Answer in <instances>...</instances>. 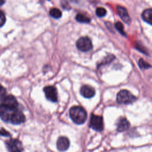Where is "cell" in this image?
<instances>
[{
    "mask_svg": "<svg viewBox=\"0 0 152 152\" xmlns=\"http://www.w3.org/2000/svg\"><path fill=\"white\" fill-rule=\"evenodd\" d=\"M69 117L76 124L80 125L85 122L87 119V112L85 109L80 106H72L69 109Z\"/></svg>",
    "mask_w": 152,
    "mask_h": 152,
    "instance_id": "obj_1",
    "label": "cell"
},
{
    "mask_svg": "<svg viewBox=\"0 0 152 152\" xmlns=\"http://www.w3.org/2000/svg\"><path fill=\"white\" fill-rule=\"evenodd\" d=\"M136 99V97L126 90H121L118 93L116 96V101L119 104H131L135 102Z\"/></svg>",
    "mask_w": 152,
    "mask_h": 152,
    "instance_id": "obj_2",
    "label": "cell"
},
{
    "mask_svg": "<svg viewBox=\"0 0 152 152\" xmlns=\"http://www.w3.org/2000/svg\"><path fill=\"white\" fill-rule=\"evenodd\" d=\"M1 101V104L11 111H14L18 109V103L17 99L12 95L6 96Z\"/></svg>",
    "mask_w": 152,
    "mask_h": 152,
    "instance_id": "obj_3",
    "label": "cell"
},
{
    "mask_svg": "<svg viewBox=\"0 0 152 152\" xmlns=\"http://www.w3.org/2000/svg\"><path fill=\"white\" fill-rule=\"evenodd\" d=\"M77 49L81 52H88L93 49L91 40L88 37H81L76 42Z\"/></svg>",
    "mask_w": 152,
    "mask_h": 152,
    "instance_id": "obj_4",
    "label": "cell"
},
{
    "mask_svg": "<svg viewBox=\"0 0 152 152\" xmlns=\"http://www.w3.org/2000/svg\"><path fill=\"white\" fill-rule=\"evenodd\" d=\"M89 126L91 128L96 131H102L104 127L103 118L101 116L92 114L90 118Z\"/></svg>",
    "mask_w": 152,
    "mask_h": 152,
    "instance_id": "obj_5",
    "label": "cell"
},
{
    "mask_svg": "<svg viewBox=\"0 0 152 152\" xmlns=\"http://www.w3.org/2000/svg\"><path fill=\"white\" fill-rule=\"evenodd\" d=\"M6 147L9 152H23L21 142L17 139H10L5 142Z\"/></svg>",
    "mask_w": 152,
    "mask_h": 152,
    "instance_id": "obj_6",
    "label": "cell"
},
{
    "mask_svg": "<svg viewBox=\"0 0 152 152\" xmlns=\"http://www.w3.org/2000/svg\"><path fill=\"white\" fill-rule=\"evenodd\" d=\"M43 91L48 100L52 102H56L58 101L57 90L54 86H46L43 88Z\"/></svg>",
    "mask_w": 152,
    "mask_h": 152,
    "instance_id": "obj_7",
    "label": "cell"
},
{
    "mask_svg": "<svg viewBox=\"0 0 152 152\" xmlns=\"http://www.w3.org/2000/svg\"><path fill=\"white\" fill-rule=\"evenodd\" d=\"M25 120V115L20 110L17 109V110L12 112L10 117V122L12 124L18 125L24 122Z\"/></svg>",
    "mask_w": 152,
    "mask_h": 152,
    "instance_id": "obj_8",
    "label": "cell"
},
{
    "mask_svg": "<svg viewBox=\"0 0 152 152\" xmlns=\"http://www.w3.org/2000/svg\"><path fill=\"white\" fill-rule=\"evenodd\" d=\"M70 143L68 138L65 137H60L56 142V147L59 151H64L69 147Z\"/></svg>",
    "mask_w": 152,
    "mask_h": 152,
    "instance_id": "obj_9",
    "label": "cell"
},
{
    "mask_svg": "<svg viewBox=\"0 0 152 152\" xmlns=\"http://www.w3.org/2000/svg\"><path fill=\"white\" fill-rule=\"evenodd\" d=\"M80 93L84 97L90 99L95 95V90L90 86L84 85L80 88Z\"/></svg>",
    "mask_w": 152,
    "mask_h": 152,
    "instance_id": "obj_10",
    "label": "cell"
},
{
    "mask_svg": "<svg viewBox=\"0 0 152 152\" xmlns=\"http://www.w3.org/2000/svg\"><path fill=\"white\" fill-rule=\"evenodd\" d=\"M116 10L118 15L120 16L121 18L126 23H129L131 22V18L128 13L126 9L121 6H117Z\"/></svg>",
    "mask_w": 152,
    "mask_h": 152,
    "instance_id": "obj_11",
    "label": "cell"
},
{
    "mask_svg": "<svg viewBox=\"0 0 152 152\" xmlns=\"http://www.w3.org/2000/svg\"><path fill=\"white\" fill-rule=\"evenodd\" d=\"M130 126L129 121L125 118H121L117 122V131L123 132L129 128Z\"/></svg>",
    "mask_w": 152,
    "mask_h": 152,
    "instance_id": "obj_12",
    "label": "cell"
},
{
    "mask_svg": "<svg viewBox=\"0 0 152 152\" xmlns=\"http://www.w3.org/2000/svg\"><path fill=\"white\" fill-rule=\"evenodd\" d=\"M13 111H11L9 109L5 107L4 106L1 105L0 107V115L1 119L6 122H9L10 121V117Z\"/></svg>",
    "mask_w": 152,
    "mask_h": 152,
    "instance_id": "obj_13",
    "label": "cell"
},
{
    "mask_svg": "<svg viewBox=\"0 0 152 152\" xmlns=\"http://www.w3.org/2000/svg\"><path fill=\"white\" fill-rule=\"evenodd\" d=\"M142 18L147 23L152 25V9H146L142 13Z\"/></svg>",
    "mask_w": 152,
    "mask_h": 152,
    "instance_id": "obj_14",
    "label": "cell"
},
{
    "mask_svg": "<svg viewBox=\"0 0 152 152\" xmlns=\"http://www.w3.org/2000/svg\"><path fill=\"white\" fill-rule=\"evenodd\" d=\"M49 14L52 17L56 18V19L59 18L62 16L61 11H60V10H59L58 8H53L50 9V11H49Z\"/></svg>",
    "mask_w": 152,
    "mask_h": 152,
    "instance_id": "obj_15",
    "label": "cell"
},
{
    "mask_svg": "<svg viewBox=\"0 0 152 152\" xmlns=\"http://www.w3.org/2000/svg\"><path fill=\"white\" fill-rule=\"evenodd\" d=\"M75 20L81 23H89L90 22V19L88 17L81 14H78L75 16Z\"/></svg>",
    "mask_w": 152,
    "mask_h": 152,
    "instance_id": "obj_16",
    "label": "cell"
},
{
    "mask_svg": "<svg viewBox=\"0 0 152 152\" xmlns=\"http://www.w3.org/2000/svg\"><path fill=\"white\" fill-rule=\"evenodd\" d=\"M115 27L122 35H123V36H125L126 35V33H125L124 30L123 24L121 22L118 21V22L115 23Z\"/></svg>",
    "mask_w": 152,
    "mask_h": 152,
    "instance_id": "obj_17",
    "label": "cell"
},
{
    "mask_svg": "<svg viewBox=\"0 0 152 152\" xmlns=\"http://www.w3.org/2000/svg\"><path fill=\"white\" fill-rule=\"evenodd\" d=\"M96 14L99 17H103L106 14V10L103 7H99L96 10Z\"/></svg>",
    "mask_w": 152,
    "mask_h": 152,
    "instance_id": "obj_18",
    "label": "cell"
},
{
    "mask_svg": "<svg viewBox=\"0 0 152 152\" xmlns=\"http://www.w3.org/2000/svg\"><path fill=\"white\" fill-rule=\"evenodd\" d=\"M139 66L142 69H147L151 67V65L147 62L144 61L142 59H140L138 62Z\"/></svg>",
    "mask_w": 152,
    "mask_h": 152,
    "instance_id": "obj_19",
    "label": "cell"
},
{
    "mask_svg": "<svg viewBox=\"0 0 152 152\" xmlns=\"http://www.w3.org/2000/svg\"><path fill=\"white\" fill-rule=\"evenodd\" d=\"M5 23V16L4 14V12L1 11L0 12V26L2 27L3 25Z\"/></svg>",
    "mask_w": 152,
    "mask_h": 152,
    "instance_id": "obj_20",
    "label": "cell"
},
{
    "mask_svg": "<svg viewBox=\"0 0 152 152\" xmlns=\"http://www.w3.org/2000/svg\"><path fill=\"white\" fill-rule=\"evenodd\" d=\"M115 58V56H113V55H109V56H107L106 58H105V59L101 63V64H103V65H104V64H106V63H110L111 61H113V58Z\"/></svg>",
    "mask_w": 152,
    "mask_h": 152,
    "instance_id": "obj_21",
    "label": "cell"
},
{
    "mask_svg": "<svg viewBox=\"0 0 152 152\" xmlns=\"http://www.w3.org/2000/svg\"><path fill=\"white\" fill-rule=\"evenodd\" d=\"M1 134L2 136H4V137H10V132H8L7 131L4 129L3 128H2L1 129Z\"/></svg>",
    "mask_w": 152,
    "mask_h": 152,
    "instance_id": "obj_22",
    "label": "cell"
},
{
    "mask_svg": "<svg viewBox=\"0 0 152 152\" xmlns=\"http://www.w3.org/2000/svg\"><path fill=\"white\" fill-rule=\"evenodd\" d=\"M5 96H6V90L3 87H1V100H2Z\"/></svg>",
    "mask_w": 152,
    "mask_h": 152,
    "instance_id": "obj_23",
    "label": "cell"
},
{
    "mask_svg": "<svg viewBox=\"0 0 152 152\" xmlns=\"http://www.w3.org/2000/svg\"><path fill=\"white\" fill-rule=\"evenodd\" d=\"M0 2H1V5H2L3 4H5V0H0Z\"/></svg>",
    "mask_w": 152,
    "mask_h": 152,
    "instance_id": "obj_24",
    "label": "cell"
},
{
    "mask_svg": "<svg viewBox=\"0 0 152 152\" xmlns=\"http://www.w3.org/2000/svg\"><path fill=\"white\" fill-rule=\"evenodd\" d=\"M70 1H75V2H77V0H70Z\"/></svg>",
    "mask_w": 152,
    "mask_h": 152,
    "instance_id": "obj_25",
    "label": "cell"
},
{
    "mask_svg": "<svg viewBox=\"0 0 152 152\" xmlns=\"http://www.w3.org/2000/svg\"><path fill=\"white\" fill-rule=\"evenodd\" d=\"M48 1H50V0H48Z\"/></svg>",
    "mask_w": 152,
    "mask_h": 152,
    "instance_id": "obj_26",
    "label": "cell"
}]
</instances>
